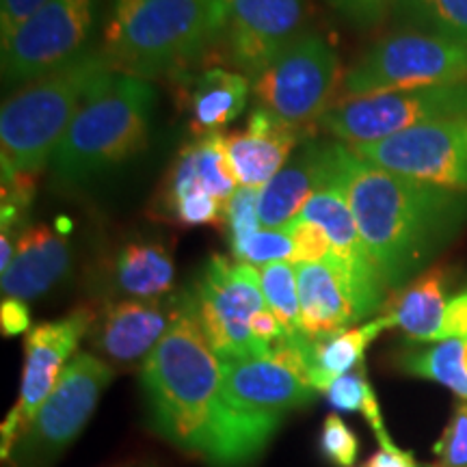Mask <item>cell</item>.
Masks as SVG:
<instances>
[{"mask_svg": "<svg viewBox=\"0 0 467 467\" xmlns=\"http://www.w3.org/2000/svg\"><path fill=\"white\" fill-rule=\"evenodd\" d=\"M342 180L361 241L392 292L424 273L467 223V192L388 171L348 145Z\"/></svg>", "mask_w": 467, "mask_h": 467, "instance_id": "1", "label": "cell"}, {"mask_svg": "<svg viewBox=\"0 0 467 467\" xmlns=\"http://www.w3.org/2000/svg\"><path fill=\"white\" fill-rule=\"evenodd\" d=\"M141 377L156 433L213 467H243L221 399L223 361L203 336L192 288L184 290L182 307L143 361Z\"/></svg>", "mask_w": 467, "mask_h": 467, "instance_id": "2", "label": "cell"}, {"mask_svg": "<svg viewBox=\"0 0 467 467\" xmlns=\"http://www.w3.org/2000/svg\"><path fill=\"white\" fill-rule=\"evenodd\" d=\"M227 9L217 0H113L102 57L110 72L150 80L219 58Z\"/></svg>", "mask_w": 467, "mask_h": 467, "instance_id": "3", "label": "cell"}, {"mask_svg": "<svg viewBox=\"0 0 467 467\" xmlns=\"http://www.w3.org/2000/svg\"><path fill=\"white\" fill-rule=\"evenodd\" d=\"M154 98L148 80L110 69L98 76L55 151L57 182H93L141 154L150 143Z\"/></svg>", "mask_w": 467, "mask_h": 467, "instance_id": "4", "label": "cell"}, {"mask_svg": "<svg viewBox=\"0 0 467 467\" xmlns=\"http://www.w3.org/2000/svg\"><path fill=\"white\" fill-rule=\"evenodd\" d=\"M107 63L100 50L85 52L78 61L22 87L0 113V165L3 182L17 173L42 175L55 159L87 89Z\"/></svg>", "mask_w": 467, "mask_h": 467, "instance_id": "5", "label": "cell"}, {"mask_svg": "<svg viewBox=\"0 0 467 467\" xmlns=\"http://www.w3.org/2000/svg\"><path fill=\"white\" fill-rule=\"evenodd\" d=\"M467 80V44L418 28L394 31L344 74V98L411 91Z\"/></svg>", "mask_w": 467, "mask_h": 467, "instance_id": "6", "label": "cell"}, {"mask_svg": "<svg viewBox=\"0 0 467 467\" xmlns=\"http://www.w3.org/2000/svg\"><path fill=\"white\" fill-rule=\"evenodd\" d=\"M317 389L271 358L223 361V399L243 467L254 463L292 409L314 400Z\"/></svg>", "mask_w": 467, "mask_h": 467, "instance_id": "7", "label": "cell"}, {"mask_svg": "<svg viewBox=\"0 0 467 467\" xmlns=\"http://www.w3.org/2000/svg\"><path fill=\"white\" fill-rule=\"evenodd\" d=\"M344 154L347 145H323V175L318 189L303 206L299 217L318 223L329 236L331 249L325 265L340 277L359 320L375 314L385 306V285L381 273L368 254L361 234L350 213L347 191H344Z\"/></svg>", "mask_w": 467, "mask_h": 467, "instance_id": "8", "label": "cell"}, {"mask_svg": "<svg viewBox=\"0 0 467 467\" xmlns=\"http://www.w3.org/2000/svg\"><path fill=\"white\" fill-rule=\"evenodd\" d=\"M113 368L91 353H76L58 379L55 392L39 407L9 454L11 467H52L83 433Z\"/></svg>", "mask_w": 467, "mask_h": 467, "instance_id": "9", "label": "cell"}, {"mask_svg": "<svg viewBox=\"0 0 467 467\" xmlns=\"http://www.w3.org/2000/svg\"><path fill=\"white\" fill-rule=\"evenodd\" d=\"M192 290L203 336L221 361L271 355L251 334V318L266 307L258 266L213 255Z\"/></svg>", "mask_w": 467, "mask_h": 467, "instance_id": "10", "label": "cell"}, {"mask_svg": "<svg viewBox=\"0 0 467 467\" xmlns=\"http://www.w3.org/2000/svg\"><path fill=\"white\" fill-rule=\"evenodd\" d=\"M467 115V80L411 91L342 98L318 119L327 132L348 145L370 143L416 126Z\"/></svg>", "mask_w": 467, "mask_h": 467, "instance_id": "11", "label": "cell"}, {"mask_svg": "<svg viewBox=\"0 0 467 467\" xmlns=\"http://www.w3.org/2000/svg\"><path fill=\"white\" fill-rule=\"evenodd\" d=\"M98 0H48L3 44V80L16 89L78 61L96 25Z\"/></svg>", "mask_w": 467, "mask_h": 467, "instance_id": "12", "label": "cell"}, {"mask_svg": "<svg viewBox=\"0 0 467 467\" xmlns=\"http://www.w3.org/2000/svg\"><path fill=\"white\" fill-rule=\"evenodd\" d=\"M340 72L336 50L317 33H301L251 83L260 107L295 126H307L331 109Z\"/></svg>", "mask_w": 467, "mask_h": 467, "instance_id": "13", "label": "cell"}, {"mask_svg": "<svg viewBox=\"0 0 467 467\" xmlns=\"http://www.w3.org/2000/svg\"><path fill=\"white\" fill-rule=\"evenodd\" d=\"M359 159L441 189L467 192V115L433 121L370 143L348 145Z\"/></svg>", "mask_w": 467, "mask_h": 467, "instance_id": "14", "label": "cell"}, {"mask_svg": "<svg viewBox=\"0 0 467 467\" xmlns=\"http://www.w3.org/2000/svg\"><path fill=\"white\" fill-rule=\"evenodd\" d=\"M96 309L76 307L67 317L39 323L28 331L25 342V368H22L20 394L0 429V454L9 459L22 431L39 411V407L55 392L58 379L78 348V342L89 334Z\"/></svg>", "mask_w": 467, "mask_h": 467, "instance_id": "15", "label": "cell"}, {"mask_svg": "<svg viewBox=\"0 0 467 467\" xmlns=\"http://www.w3.org/2000/svg\"><path fill=\"white\" fill-rule=\"evenodd\" d=\"M307 0H232L219 61L254 83L303 33Z\"/></svg>", "mask_w": 467, "mask_h": 467, "instance_id": "16", "label": "cell"}, {"mask_svg": "<svg viewBox=\"0 0 467 467\" xmlns=\"http://www.w3.org/2000/svg\"><path fill=\"white\" fill-rule=\"evenodd\" d=\"M182 299L184 290L161 299L107 301L87 334L89 344L113 364L145 361L173 325Z\"/></svg>", "mask_w": 467, "mask_h": 467, "instance_id": "17", "label": "cell"}, {"mask_svg": "<svg viewBox=\"0 0 467 467\" xmlns=\"http://www.w3.org/2000/svg\"><path fill=\"white\" fill-rule=\"evenodd\" d=\"M309 126H295L265 107L249 115L247 128L225 134V150L241 186L265 189L282 171Z\"/></svg>", "mask_w": 467, "mask_h": 467, "instance_id": "18", "label": "cell"}, {"mask_svg": "<svg viewBox=\"0 0 467 467\" xmlns=\"http://www.w3.org/2000/svg\"><path fill=\"white\" fill-rule=\"evenodd\" d=\"M72 249L61 225H26L16 241V258L3 275V295L33 301L50 292L69 273Z\"/></svg>", "mask_w": 467, "mask_h": 467, "instance_id": "19", "label": "cell"}, {"mask_svg": "<svg viewBox=\"0 0 467 467\" xmlns=\"http://www.w3.org/2000/svg\"><path fill=\"white\" fill-rule=\"evenodd\" d=\"M175 262L162 241H128L102 271L98 290L110 301L161 299L171 295Z\"/></svg>", "mask_w": 467, "mask_h": 467, "instance_id": "20", "label": "cell"}, {"mask_svg": "<svg viewBox=\"0 0 467 467\" xmlns=\"http://www.w3.org/2000/svg\"><path fill=\"white\" fill-rule=\"evenodd\" d=\"M192 189H203L213 192L219 202L232 200L238 189L236 173H234L230 156L225 150V134L214 132L208 137H197L192 143H186L178 151L165 180H162L161 192L156 197L154 208L161 210L171 203L175 197L184 195Z\"/></svg>", "mask_w": 467, "mask_h": 467, "instance_id": "21", "label": "cell"}, {"mask_svg": "<svg viewBox=\"0 0 467 467\" xmlns=\"http://www.w3.org/2000/svg\"><path fill=\"white\" fill-rule=\"evenodd\" d=\"M299 285L301 331L309 340L318 342L350 329L359 317L350 303L337 273L325 262H299L295 265Z\"/></svg>", "mask_w": 467, "mask_h": 467, "instance_id": "22", "label": "cell"}, {"mask_svg": "<svg viewBox=\"0 0 467 467\" xmlns=\"http://www.w3.org/2000/svg\"><path fill=\"white\" fill-rule=\"evenodd\" d=\"M451 271L446 266L426 268L402 288L394 290L383 306V317L411 342H437L446 312V288Z\"/></svg>", "mask_w": 467, "mask_h": 467, "instance_id": "23", "label": "cell"}, {"mask_svg": "<svg viewBox=\"0 0 467 467\" xmlns=\"http://www.w3.org/2000/svg\"><path fill=\"white\" fill-rule=\"evenodd\" d=\"M251 80L225 67H208L192 76L189 98V128L195 137L221 132L247 107Z\"/></svg>", "mask_w": 467, "mask_h": 467, "instance_id": "24", "label": "cell"}, {"mask_svg": "<svg viewBox=\"0 0 467 467\" xmlns=\"http://www.w3.org/2000/svg\"><path fill=\"white\" fill-rule=\"evenodd\" d=\"M323 145L307 143L260 192L262 227L282 230L301 214L323 175Z\"/></svg>", "mask_w": 467, "mask_h": 467, "instance_id": "25", "label": "cell"}, {"mask_svg": "<svg viewBox=\"0 0 467 467\" xmlns=\"http://www.w3.org/2000/svg\"><path fill=\"white\" fill-rule=\"evenodd\" d=\"M385 329H392L388 317H379L370 323L353 327L327 340L312 342V370H309V385L317 392H327L336 379L364 364V353L368 344H372Z\"/></svg>", "mask_w": 467, "mask_h": 467, "instance_id": "26", "label": "cell"}, {"mask_svg": "<svg viewBox=\"0 0 467 467\" xmlns=\"http://www.w3.org/2000/svg\"><path fill=\"white\" fill-rule=\"evenodd\" d=\"M399 366L407 375L446 385L448 389L467 400L465 342L443 340L431 348L411 350V353L402 355Z\"/></svg>", "mask_w": 467, "mask_h": 467, "instance_id": "27", "label": "cell"}, {"mask_svg": "<svg viewBox=\"0 0 467 467\" xmlns=\"http://www.w3.org/2000/svg\"><path fill=\"white\" fill-rule=\"evenodd\" d=\"M396 9L420 31L467 44V0H399Z\"/></svg>", "mask_w": 467, "mask_h": 467, "instance_id": "28", "label": "cell"}, {"mask_svg": "<svg viewBox=\"0 0 467 467\" xmlns=\"http://www.w3.org/2000/svg\"><path fill=\"white\" fill-rule=\"evenodd\" d=\"M260 279L266 306L277 317L284 336H301L299 285H296L295 265L273 262V265L260 266Z\"/></svg>", "mask_w": 467, "mask_h": 467, "instance_id": "29", "label": "cell"}, {"mask_svg": "<svg viewBox=\"0 0 467 467\" xmlns=\"http://www.w3.org/2000/svg\"><path fill=\"white\" fill-rule=\"evenodd\" d=\"M159 214L162 221H171L180 227H221L225 223V203L219 202L213 192L192 189L184 195L175 197L167 206H162Z\"/></svg>", "mask_w": 467, "mask_h": 467, "instance_id": "30", "label": "cell"}, {"mask_svg": "<svg viewBox=\"0 0 467 467\" xmlns=\"http://www.w3.org/2000/svg\"><path fill=\"white\" fill-rule=\"evenodd\" d=\"M232 255L236 262H247L251 266H266L273 262H292L295 258V243L290 232L273 230V227H260L258 232L243 241H234Z\"/></svg>", "mask_w": 467, "mask_h": 467, "instance_id": "31", "label": "cell"}, {"mask_svg": "<svg viewBox=\"0 0 467 467\" xmlns=\"http://www.w3.org/2000/svg\"><path fill=\"white\" fill-rule=\"evenodd\" d=\"M260 192L262 189L238 186L225 206V223L230 225V238L243 241L260 230Z\"/></svg>", "mask_w": 467, "mask_h": 467, "instance_id": "32", "label": "cell"}, {"mask_svg": "<svg viewBox=\"0 0 467 467\" xmlns=\"http://www.w3.org/2000/svg\"><path fill=\"white\" fill-rule=\"evenodd\" d=\"M320 451H323V457L336 467H350L358 459V437L336 413H329L325 418L323 435H320Z\"/></svg>", "mask_w": 467, "mask_h": 467, "instance_id": "33", "label": "cell"}, {"mask_svg": "<svg viewBox=\"0 0 467 467\" xmlns=\"http://www.w3.org/2000/svg\"><path fill=\"white\" fill-rule=\"evenodd\" d=\"M290 232L292 243H295V258L292 265L299 262H325L329 255L331 243L327 232L314 221L296 217L292 223L285 227Z\"/></svg>", "mask_w": 467, "mask_h": 467, "instance_id": "34", "label": "cell"}, {"mask_svg": "<svg viewBox=\"0 0 467 467\" xmlns=\"http://www.w3.org/2000/svg\"><path fill=\"white\" fill-rule=\"evenodd\" d=\"M440 467H467V405L454 407V413L435 443Z\"/></svg>", "mask_w": 467, "mask_h": 467, "instance_id": "35", "label": "cell"}, {"mask_svg": "<svg viewBox=\"0 0 467 467\" xmlns=\"http://www.w3.org/2000/svg\"><path fill=\"white\" fill-rule=\"evenodd\" d=\"M368 389H370V381H368L366 377L364 364H359L358 370H350L340 379H336L325 394L329 405L337 409V411L359 413L361 402H364Z\"/></svg>", "mask_w": 467, "mask_h": 467, "instance_id": "36", "label": "cell"}, {"mask_svg": "<svg viewBox=\"0 0 467 467\" xmlns=\"http://www.w3.org/2000/svg\"><path fill=\"white\" fill-rule=\"evenodd\" d=\"M337 14L347 17L350 25L368 28L375 26L385 20L389 9L394 7L399 0H327Z\"/></svg>", "mask_w": 467, "mask_h": 467, "instance_id": "37", "label": "cell"}, {"mask_svg": "<svg viewBox=\"0 0 467 467\" xmlns=\"http://www.w3.org/2000/svg\"><path fill=\"white\" fill-rule=\"evenodd\" d=\"M48 0H3L0 5V35L3 44Z\"/></svg>", "mask_w": 467, "mask_h": 467, "instance_id": "38", "label": "cell"}, {"mask_svg": "<svg viewBox=\"0 0 467 467\" xmlns=\"http://www.w3.org/2000/svg\"><path fill=\"white\" fill-rule=\"evenodd\" d=\"M443 340L467 342V290L448 301L446 312H443L440 337H437V342Z\"/></svg>", "mask_w": 467, "mask_h": 467, "instance_id": "39", "label": "cell"}, {"mask_svg": "<svg viewBox=\"0 0 467 467\" xmlns=\"http://www.w3.org/2000/svg\"><path fill=\"white\" fill-rule=\"evenodd\" d=\"M31 329V312H28L26 301L5 296L0 306V331L5 337L26 334Z\"/></svg>", "mask_w": 467, "mask_h": 467, "instance_id": "40", "label": "cell"}, {"mask_svg": "<svg viewBox=\"0 0 467 467\" xmlns=\"http://www.w3.org/2000/svg\"><path fill=\"white\" fill-rule=\"evenodd\" d=\"M251 334H254L255 340L266 344V347L271 348L273 344H275L279 337L284 336V329H282V325H279L275 314H273L268 307H265V309H260L254 318H251Z\"/></svg>", "mask_w": 467, "mask_h": 467, "instance_id": "41", "label": "cell"}, {"mask_svg": "<svg viewBox=\"0 0 467 467\" xmlns=\"http://www.w3.org/2000/svg\"><path fill=\"white\" fill-rule=\"evenodd\" d=\"M366 467H420L416 457L411 452L402 451V448L396 446L394 441L385 443L381 446L375 457L368 459Z\"/></svg>", "mask_w": 467, "mask_h": 467, "instance_id": "42", "label": "cell"}, {"mask_svg": "<svg viewBox=\"0 0 467 467\" xmlns=\"http://www.w3.org/2000/svg\"><path fill=\"white\" fill-rule=\"evenodd\" d=\"M16 232H0V273H5L16 258Z\"/></svg>", "mask_w": 467, "mask_h": 467, "instance_id": "43", "label": "cell"}, {"mask_svg": "<svg viewBox=\"0 0 467 467\" xmlns=\"http://www.w3.org/2000/svg\"><path fill=\"white\" fill-rule=\"evenodd\" d=\"M217 3H219V5H223V7L227 9V5H230V3H232V0H217Z\"/></svg>", "mask_w": 467, "mask_h": 467, "instance_id": "44", "label": "cell"}, {"mask_svg": "<svg viewBox=\"0 0 467 467\" xmlns=\"http://www.w3.org/2000/svg\"><path fill=\"white\" fill-rule=\"evenodd\" d=\"M465 370H467V342H465Z\"/></svg>", "mask_w": 467, "mask_h": 467, "instance_id": "45", "label": "cell"}, {"mask_svg": "<svg viewBox=\"0 0 467 467\" xmlns=\"http://www.w3.org/2000/svg\"><path fill=\"white\" fill-rule=\"evenodd\" d=\"M143 467H150V465H143Z\"/></svg>", "mask_w": 467, "mask_h": 467, "instance_id": "46", "label": "cell"}, {"mask_svg": "<svg viewBox=\"0 0 467 467\" xmlns=\"http://www.w3.org/2000/svg\"><path fill=\"white\" fill-rule=\"evenodd\" d=\"M437 467H440V465H437Z\"/></svg>", "mask_w": 467, "mask_h": 467, "instance_id": "47", "label": "cell"}]
</instances>
